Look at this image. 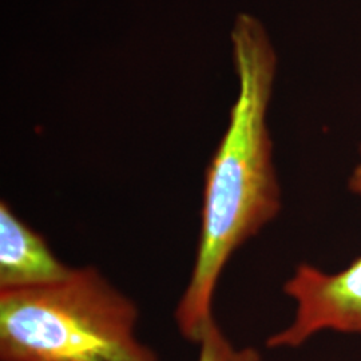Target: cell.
Returning <instances> with one entry per match:
<instances>
[{
	"mask_svg": "<svg viewBox=\"0 0 361 361\" xmlns=\"http://www.w3.org/2000/svg\"><path fill=\"white\" fill-rule=\"evenodd\" d=\"M238 95L204 185L201 229L193 271L174 320L180 336L198 344L216 323L213 298L233 253L281 209L267 125L277 58L262 23L240 13L232 30Z\"/></svg>",
	"mask_w": 361,
	"mask_h": 361,
	"instance_id": "1",
	"label": "cell"
},
{
	"mask_svg": "<svg viewBox=\"0 0 361 361\" xmlns=\"http://www.w3.org/2000/svg\"><path fill=\"white\" fill-rule=\"evenodd\" d=\"M137 304L94 267L0 292V361H161L137 335Z\"/></svg>",
	"mask_w": 361,
	"mask_h": 361,
	"instance_id": "2",
	"label": "cell"
},
{
	"mask_svg": "<svg viewBox=\"0 0 361 361\" xmlns=\"http://www.w3.org/2000/svg\"><path fill=\"white\" fill-rule=\"evenodd\" d=\"M296 314L284 331L271 336L269 348H296L324 329L361 332V257L338 274L301 264L285 283Z\"/></svg>",
	"mask_w": 361,
	"mask_h": 361,
	"instance_id": "3",
	"label": "cell"
},
{
	"mask_svg": "<svg viewBox=\"0 0 361 361\" xmlns=\"http://www.w3.org/2000/svg\"><path fill=\"white\" fill-rule=\"evenodd\" d=\"M71 271L42 234L19 219L8 202H0V292L56 284Z\"/></svg>",
	"mask_w": 361,
	"mask_h": 361,
	"instance_id": "4",
	"label": "cell"
},
{
	"mask_svg": "<svg viewBox=\"0 0 361 361\" xmlns=\"http://www.w3.org/2000/svg\"><path fill=\"white\" fill-rule=\"evenodd\" d=\"M197 361H261L255 348H235L224 335L217 323L213 324L200 343Z\"/></svg>",
	"mask_w": 361,
	"mask_h": 361,
	"instance_id": "5",
	"label": "cell"
},
{
	"mask_svg": "<svg viewBox=\"0 0 361 361\" xmlns=\"http://www.w3.org/2000/svg\"><path fill=\"white\" fill-rule=\"evenodd\" d=\"M349 188L353 193L360 194L361 195V162L357 165V168L355 169V171H353V174L349 180Z\"/></svg>",
	"mask_w": 361,
	"mask_h": 361,
	"instance_id": "6",
	"label": "cell"
}]
</instances>
